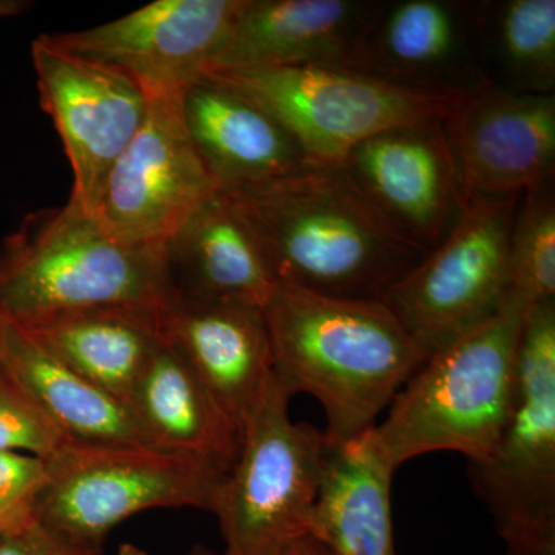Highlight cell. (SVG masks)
<instances>
[{
  "label": "cell",
  "instance_id": "obj_32",
  "mask_svg": "<svg viewBox=\"0 0 555 555\" xmlns=\"http://www.w3.org/2000/svg\"><path fill=\"white\" fill-rule=\"evenodd\" d=\"M327 554H328V553H327ZM328 555H331V554H328Z\"/></svg>",
  "mask_w": 555,
  "mask_h": 555
},
{
  "label": "cell",
  "instance_id": "obj_20",
  "mask_svg": "<svg viewBox=\"0 0 555 555\" xmlns=\"http://www.w3.org/2000/svg\"><path fill=\"white\" fill-rule=\"evenodd\" d=\"M171 297L264 308L276 283L246 221L218 192L166 243Z\"/></svg>",
  "mask_w": 555,
  "mask_h": 555
},
{
  "label": "cell",
  "instance_id": "obj_26",
  "mask_svg": "<svg viewBox=\"0 0 555 555\" xmlns=\"http://www.w3.org/2000/svg\"><path fill=\"white\" fill-rule=\"evenodd\" d=\"M72 438L0 366V452L49 459Z\"/></svg>",
  "mask_w": 555,
  "mask_h": 555
},
{
  "label": "cell",
  "instance_id": "obj_16",
  "mask_svg": "<svg viewBox=\"0 0 555 555\" xmlns=\"http://www.w3.org/2000/svg\"><path fill=\"white\" fill-rule=\"evenodd\" d=\"M163 337L192 369L233 425H247L273 377L264 312L221 299L171 297L160 309Z\"/></svg>",
  "mask_w": 555,
  "mask_h": 555
},
{
  "label": "cell",
  "instance_id": "obj_21",
  "mask_svg": "<svg viewBox=\"0 0 555 555\" xmlns=\"http://www.w3.org/2000/svg\"><path fill=\"white\" fill-rule=\"evenodd\" d=\"M160 309L109 306L17 324L47 352L127 408L142 369L155 352Z\"/></svg>",
  "mask_w": 555,
  "mask_h": 555
},
{
  "label": "cell",
  "instance_id": "obj_29",
  "mask_svg": "<svg viewBox=\"0 0 555 555\" xmlns=\"http://www.w3.org/2000/svg\"><path fill=\"white\" fill-rule=\"evenodd\" d=\"M188 555H218L214 551L207 550L204 546H195ZM278 555H328L326 547L321 545L318 540L313 539L312 535L306 537V539L299 540L291 547H287L284 553Z\"/></svg>",
  "mask_w": 555,
  "mask_h": 555
},
{
  "label": "cell",
  "instance_id": "obj_11",
  "mask_svg": "<svg viewBox=\"0 0 555 555\" xmlns=\"http://www.w3.org/2000/svg\"><path fill=\"white\" fill-rule=\"evenodd\" d=\"M137 137L116 160L96 218L130 244L166 246L219 192L182 122L181 100H149Z\"/></svg>",
  "mask_w": 555,
  "mask_h": 555
},
{
  "label": "cell",
  "instance_id": "obj_9",
  "mask_svg": "<svg viewBox=\"0 0 555 555\" xmlns=\"http://www.w3.org/2000/svg\"><path fill=\"white\" fill-rule=\"evenodd\" d=\"M207 75L268 109L313 164H341L360 142L393 127L444 119L462 96L416 93L347 68L218 69Z\"/></svg>",
  "mask_w": 555,
  "mask_h": 555
},
{
  "label": "cell",
  "instance_id": "obj_22",
  "mask_svg": "<svg viewBox=\"0 0 555 555\" xmlns=\"http://www.w3.org/2000/svg\"><path fill=\"white\" fill-rule=\"evenodd\" d=\"M393 474L371 430L328 449L310 535L331 555H398L390 502Z\"/></svg>",
  "mask_w": 555,
  "mask_h": 555
},
{
  "label": "cell",
  "instance_id": "obj_10",
  "mask_svg": "<svg viewBox=\"0 0 555 555\" xmlns=\"http://www.w3.org/2000/svg\"><path fill=\"white\" fill-rule=\"evenodd\" d=\"M31 61L40 105L72 166L68 201L96 218L109 171L147 118V94L129 76L62 49L50 35L31 43Z\"/></svg>",
  "mask_w": 555,
  "mask_h": 555
},
{
  "label": "cell",
  "instance_id": "obj_17",
  "mask_svg": "<svg viewBox=\"0 0 555 555\" xmlns=\"http://www.w3.org/2000/svg\"><path fill=\"white\" fill-rule=\"evenodd\" d=\"M377 5L375 0H241L207 73L347 68Z\"/></svg>",
  "mask_w": 555,
  "mask_h": 555
},
{
  "label": "cell",
  "instance_id": "obj_25",
  "mask_svg": "<svg viewBox=\"0 0 555 555\" xmlns=\"http://www.w3.org/2000/svg\"><path fill=\"white\" fill-rule=\"evenodd\" d=\"M511 295L528 306L555 301L554 181L520 196L509 236Z\"/></svg>",
  "mask_w": 555,
  "mask_h": 555
},
{
  "label": "cell",
  "instance_id": "obj_19",
  "mask_svg": "<svg viewBox=\"0 0 555 555\" xmlns=\"http://www.w3.org/2000/svg\"><path fill=\"white\" fill-rule=\"evenodd\" d=\"M129 409L150 447L221 477L238 459L241 430L164 337L134 383Z\"/></svg>",
  "mask_w": 555,
  "mask_h": 555
},
{
  "label": "cell",
  "instance_id": "obj_31",
  "mask_svg": "<svg viewBox=\"0 0 555 555\" xmlns=\"http://www.w3.org/2000/svg\"><path fill=\"white\" fill-rule=\"evenodd\" d=\"M118 555H149L141 547L130 545V543H124L119 546Z\"/></svg>",
  "mask_w": 555,
  "mask_h": 555
},
{
  "label": "cell",
  "instance_id": "obj_3",
  "mask_svg": "<svg viewBox=\"0 0 555 555\" xmlns=\"http://www.w3.org/2000/svg\"><path fill=\"white\" fill-rule=\"evenodd\" d=\"M529 308L511 295L491 320L426 358L371 429L387 465L397 470L433 452H456L469 463L491 454L516 398Z\"/></svg>",
  "mask_w": 555,
  "mask_h": 555
},
{
  "label": "cell",
  "instance_id": "obj_24",
  "mask_svg": "<svg viewBox=\"0 0 555 555\" xmlns=\"http://www.w3.org/2000/svg\"><path fill=\"white\" fill-rule=\"evenodd\" d=\"M485 79L524 94L555 93V0L477 2Z\"/></svg>",
  "mask_w": 555,
  "mask_h": 555
},
{
  "label": "cell",
  "instance_id": "obj_7",
  "mask_svg": "<svg viewBox=\"0 0 555 555\" xmlns=\"http://www.w3.org/2000/svg\"><path fill=\"white\" fill-rule=\"evenodd\" d=\"M49 485L39 524L87 545H101L115 526L153 507L210 511L225 477L149 444L69 440L43 460Z\"/></svg>",
  "mask_w": 555,
  "mask_h": 555
},
{
  "label": "cell",
  "instance_id": "obj_5",
  "mask_svg": "<svg viewBox=\"0 0 555 555\" xmlns=\"http://www.w3.org/2000/svg\"><path fill=\"white\" fill-rule=\"evenodd\" d=\"M291 400L273 375L215 492L222 555H278L312 532L331 447L323 430L292 420Z\"/></svg>",
  "mask_w": 555,
  "mask_h": 555
},
{
  "label": "cell",
  "instance_id": "obj_4",
  "mask_svg": "<svg viewBox=\"0 0 555 555\" xmlns=\"http://www.w3.org/2000/svg\"><path fill=\"white\" fill-rule=\"evenodd\" d=\"M170 299L166 246L120 241L72 201L30 215L0 244V318L21 326L109 306L163 309Z\"/></svg>",
  "mask_w": 555,
  "mask_h": 555
},
{
  "label": "cell",
  "instance_id": "obj_27",
  "mask_svg": "<svg viewBox=\"0 0 555 555\" xmlns=\"http://www.w3.org/2000/svg\"><path fill=\"white\" fill-rule=\"evenodd\" d=\"M49 485L38 456L0 452V542L38 524L40 496Z\"/></svg>",
  "mask_w": 555,
  "mask_h": 555
},
{
  "label": "cell",
  "instance_id": "obj_8",
  "mask_svg": "<svg viewBox=\"0 0 555 555\" xmlns=\"http://www.w3.org/2000/svg\"><path fill=\"white\" fill-rule=\"evenodd\" d=\"M520 196L470 199L447 238L379 297L426 358L511 298L509 236Z\"/></svg>",
  "mask_w": 555,
  "mask_h": 555
},
{
  "label": "cell",
  "instance_id": "obj_1",
  "mask_svg": "<svg viewBox=\"0 0 555 555\" xmlns=\"http://www.w3.org/2000/svg\"><path fill=\"white\" fill-rule=\"evenodd\" d=\"M224 195L281 286L379 299L426 255L382 217L341 164H310L270 184Z\"/></svg>",
  "mask_w": 555,
  "mask_h": 555
},
{
  "label": "cell",
  "instance_id": "obj_30",
  "mask_svg": "<svg viewBox=\"0 0 555 555\" xmlns=\"http://www.w3.org/2000/svg\"><path fill=\"white\" fill-rule=\"evenodd\" d=\"M33 7L28 0H0V20L21 16Z\"/></svg>",
  "mask_w": 555,
  "mask_h": 555
},
{
  "label": "cell",
  "instance_id": "obj_13",
  "mask_svg": "<svg viewBox=\"0 0 555 555\" xmlns=\"http://www.w3.org/2000/svg\"><path fill=\"white\" fill-rule=\"evenodd\" d=\"M443 131L469 201L554 181L555 94L513 93L485 80L456 100Z\"/></svg>",
  "mask_w": 555,
  "mask_h": 555
},
{
  "label": "cell",
  "instance_id": "obj_2",
  "mask_svg": "<svg viewBox=\"0 0 555 555\" xmlns=\"http://www.w3.org/2000/svg\"><path fill=\"white\" fill-rule=\"evenodd\" d=\"M273 375L288 396L317 398L328 447L377 425L426 361L379 299H346L276 284L266 302Z\"/></svg>",
  "mask_w": 555,
  "mask_h": 555
},
{
  "label": "cell",
  "instance_id": "obj_28",
  "mask_svg": "<svg viewBox=\"0 0 555 555\" xmlns=\"http://www.w3.org/2000/svg\"><path fill=\"white\" fill-rule=\"evenodd\" d=\"M0 555H104V550L69 540L38 521L27 531L0 542Z\"/></svg>",
  "mask_w": 555,
  "mask_h": 555
},
{
  "label": "cell",
  "instance_id": "obj_6",
  "mask_svg": "<svg viewBox=\"0 0 555 555\" xmlns=\"http://www.w3.org/2000/svg\"><path fill=\"white\" fill-rule=\"evenodd\" d=\"M469 476L505 555H555V301L526 312L509 418Z\"/></svg>",
  "mask_w": 555,
  "mask_h": 555
},
{
  "label": "cell",
  "instance_id": "obj_23",
  "mask_svg": "<svg viewBox=\"0 0 555 555\" xmlns=\"http://www.w3.org/2000/svg\"><path fill=\"white\" fill-rule=\"evenodd\" d=\"M0 366L72 440L149 444L122 401L91 385L47 352L27 331L3 318Z\"/></svg>",
  "mask_w": 555,
  "mask_h": 555
},
{
  "label": "cell",
  "instance_id": "obj_12",
  "mask_svg": "<svg viewBox=\"0 0 555 555\" xmlns=\"http://www.w3.org/2000/svg\"><path fill=\"white\" fill-rule=\"evenodd\" d=\"M241 0H156L90 30L50 38L129 76L149 100H181L210 69Z\"/></svg>",
  "mask_w": 555,
  "mask_h": 555
},
{
  "label": "cell",
  "instance_id": "obj_15",
  "mask_svg": "<svg viewBox=\"0 0 555 555\" xmlns=\"http://www.w3.org/2000/svg\"><path fill=\"white\" fill-rule=\"evenodd\" d=\"M390 86L460 96L485 82L478 49L477 2H378L349 67Z\"/></svg>",
  "mask_w": 555,
  "mask_h": 555
},
{
  "label": "cell",
  "instance_id": "obj_18",
  "mask_svg": "<svg viewBox=\"0 0 555 555\" xmlns=\"http://www.w3.org/2000/svg\"><path fill=\"white\" fill-rule=\"evenodd\" d=\"M179 108L219 192L259 188L313 164L268 109L214 76L189 86Z\"/></svg>",
  "mask_w": 555,
  "mask_h": 555
},
{
  "label": "cell",
  "instance_id": "obj_14",
  "mask_svg": "<svg viewBox=\"0 0 555 555\" xmlns=\"http://www.w3.org/2000/svg\"><path fill=\"white\" fill-rule=\"evenodd\" d=\"M382 217L420 250H434L465 215L443 119L409 124L360 142L341 163Z\"/></svg>",
  "mask_w": 555,
  "mask_h": 555
}]
</instances>
